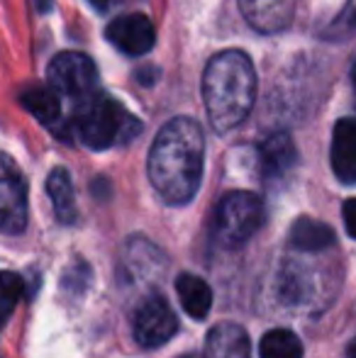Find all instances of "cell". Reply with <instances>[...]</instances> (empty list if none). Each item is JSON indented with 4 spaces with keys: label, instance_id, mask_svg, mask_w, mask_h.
<instances>
[{
    "label": "cell",
    "instance_id": "5bb4252c",
    "mask_svg": "<svg viewBox=\"0 0 356 358\" xmlns=\"http://www.w3.org/2000/svg\"><path fill=\"white\" fill-rule=\"evenodd\" d=\"M176 292L180 307L185 310V315H190L193 320H205L213 307V290L203 278L193 273H180L176 280Z\"/></svg>",
    "mask_w": 356,
    "mask_h": 358
},
{
    "label": "cell",
    "instance_id": "7a4b0ae2",
    "mask_svg": "<svg viewBox=\"0 0 356 358\" xmlns=\"http://www.w3.org/2000/svg\"><path fill=\"white\" fill-rule=\"evenodd\" d=\"M257 98V73L244 52L229 49L208 64L203 73V103L210 124L218 134H227L247 120Z\"/></svg>",
    "mask_w": 356,
    "mask_h": 358
},
{
    "label": "cell",
    "instance_id": "ba28073f",
    "mask_svg": "<svg viewBox=\"0 0 356 358\" xmlns=\"http://www.w3.org/2000/svg\"><path fill=\"white\" fill-rule=\"evenodd\" d=\"M105 37L127 57H142L157 42L154 24L149 22L147 15H122L113 20L105 29Z\"/></svg>",
    "mask_w": 356,
    "mask_h": 358
},
{
    "label": "cell",
    "instance_id": "8fae6325",
    "mask_svg": "<svg viewBox=\"0 0 356 358\" xmlns=\"http://www.w3.org/2000/svg\"><path fill=\"white\" fill-rule=\"evenodd\" d=\"M203 358H249L247 331L232 322H220L210 329Z\"/></svg>",
    "mask_w": 356,
    "mask_h": 358
},
{
    "label": "cell",
    "instance_id": "ac0fdd59",
    "mask_svg": "<svg viewBox=\"0 0 356 358\" xmlns=\"http://www.w3.org/2000/svg\"><path fill=\"white\" fill-rule=\"evenodd\" d=\"M24 297V280L13 271H0V300L13 305Z\"/></svg>",
    "mask_w": 356,
    "mask_h": 358
},
{
    "label": "cell",
    "instance_id": "277c9868",
    "mask_svg": "<svg viewBox=\"0 0 356 358\" xmlns=\"http://www.w3.org/2000/svg\"><path fill=\"white\" fill-rule=\"evenodd\" d=\"M264 224V203L259 195L247 190L227 193L215 208L213 229L215 239L227 249L242 246L252 239Z\"/></svg>",
    "mask_w": 356,
    "mask_h": 358
},
{
    "label": "cell",
    "instance_id": "9c48e42d",
    "mask_svg": "<svg viewBox=\"0 0 356 358\" xmlns=\"http://www.w3.org/2000/svg\"><path fill=\"white\" fill-rule=\"evenodd\" d=\"M239 10L254 29L273 34L290 24L295 13V0H239Z\"/></svg>",
    "mask_w": 356,
    "mask_h": 358
},
{
    "label": "cell",
    "instance_id": "44dd1931",
    "mask_svg": "<svg viewBox=\"0 0 356 358\" xmlns=\"http://www.w3.org/2000/svg\"><path fill=\"white\" fill-rule=\"evenodd\" d=\"M5 320H8V302L0 300V329H3Z\"/></svg>",
    "mask_w": 356,
    "mask_h": 358
},
{
    "label": "cell",
    "instance_id": "4fadbf2b",
    "mask_svg": "<svg viewBox=\"0 0 356 358\" xmlns=\"http://www.w3.org/2000/svg\"><path fill=\"white\" fill-rule=\"evenodd\" d=\"M47 195L52 200L54 215L62 224H73L76 222V195H73V183L66 169H54L47 178Z\"/></svg>",
    "mask_w": 356,
    "mask_h": 358
},
{
    "label": "cell",
    "instance_id": "9a60e30c",
    "mask_svg": "<svg viewBox=\"0 0 356 358\" xmlns=\"http://www.w3.org/2000/svg\"><path fill=\"white\" fill-rule=\"evenodd\" d=\"M20 103L22 108L32 115L37 122L54 124L62 115V103H59V93L52 85H27L20 93Z\"/></svg>",
    "mask_w": 356,
    "mask_h": 358
},
{
    "label": "cell",
    "instance_id": "7c38bea8",
    "mask_svg": "<svg viewBox=\"0 0 356 358\" xmlns=\"http://www.w3.org/2000/svg\"><path fill=\"white\" fill-rule=\"evenodd\" d=\"M259 161H262L264 176H283L295 164V144L285 132H273L259 146Z\"/></svg>",
    "mask_w": 356,
    "mask_h": 358
},
{
    "label": "cell",
    "instance_id": "603a6c76",
    "mask_svg": "<svg viewBox=\"0 0 356 358\" xmlns=\"http://www.w3.org/2000/svg\"><path fill=\"white\" fill-rule=\"evenodd\" d=\"M352 83H354V90H356V64L352 66Z\"/></svg>",
    "mask_w": 356,
    "mask_h": 358
},
{
    "label": "cell",
    "instance_id": "6da1fadb",
    "mask_svg": "<svg viewBox=\"0 0 356 358\" xmlns=\"http://www.w3.org/2000/svg\"><path fill=\"white\" fill-rule=\"evenodd\" d=\"M205 137L195 120L176 117L159 129L149 151V180L171 205L195 198L203 180Z\"/></svg>",
    "mask_w": 356,
    "mask_h": 358
},
{
    "label": "cell",
    "instance_id": "30bf717a",
    "mask_svg": "<svg viewBox=\"0 0 356 358\" xmlns=\"http://www.w3.org/2000/svg\"><path fill=\"white\" fill-rule=\"evenodd\" d=\"M332 171L342 183H356V117H344L334 124Z\"/></svg>",
    "mask_w": 356,
    "mask_h": 358
},
{
    "label": "cell",
    "instance_id": "d6986e66",
    "mask_svg": "<svg viewBox=\"0 0 356 358\" xmlns=\"http://www.w3.org/2000/svg\"><path fill=\"white\" fill-rule=\"evenodd\" d=\"M342 215H344V227H347L349 236L356 239V198H349L342 208Z\"/></svg>",
    "mask_w": 356,
    "mask_h": 358
},
{
    "label": "cell",
    "instance_id": "2e32d148",
    "mask_svg": "<svg viewBox=\"0 0 356 358\" xmlns=\"http://www.w3.org/2000/svg\"><path fill=\"white\" fill-rule=\"evenodd\" d=\"M288 239L300 251H322L334 244V229L313 217H300L290 227Z\"/></svg>",
    "mask_w": 356,
    "mask_h": 358
},
{
    "label": "cell",
    "instance_id": "ffe728a7",
    "mask_svg": "<svg viewBox=\"0 0 356 358\" xmlns=\"http://www.w3.org/2000/svg\"><path fill=\"white\" fill-rule=\"evenodd\" d=\"M90 5H93L95 10H100V13H105V10L110 8V0H88Z\"/></svg>",
    "mask_w": 356,
    "mask_h": 358
},
{
    "label": "cell",
    "instance_id": "52a82bcc",
    "mask_svg": "<svg viewBox=\"0 0 356 358\" xmlns=\"http://www.w3.org/2000/svg\"><path fill=\"white\" fill-rule=\"evenodd\" d=\"M178 329V320L173 315V310L169 307V302L164 297H149L139 305V310L134 312V339L144 349H157L164 346Z\"/></svg>",
    "mask_w": 356,
    "mask_h": 358
},
{
    "label": "cell",
    "instance_id": "3957f363",
    "mask_svg": "<svg viewBox=\"0 0 356 358\" xmlns=\"http://www.w3.org/2000/svg\"><path fill=\"white\" fill-rule=\"evenodd\" d=\"M137 129L139 122L124 113L122 105L100 93H93L83 100L76 117L78 139L95 151L110 149L113 144L129 139L132 134H137Z\"/></svg>",
    "mask_w": 356,
    "mask_h": 358
},
{
    "label": "cell",
    "instance_id": "cb8c5ba5",
    "mask_svg": "<svg viewBox=\"0 0 356 358\" xmlns=\"http://www.w3.org/2000/svg\"><path fill=\"white\" fill-rule=\"evenodd\" d=\"M180 358H193V356H188V354H185V356H180Z\"/></svg>",
    "mask_w": 356,
    "mask_h": 358
},
{
    "label": "cell",
    "instance_id": "7402d4cb",
    "mask_svg": "<svg viewBox=\"0 0 356 358\" xmlns=\"http://www.w3.org/2000/svg\"><path fill=\"white\" fill-rule=\"evenodd\" d=\"M347 356L349 358H356V336L352 341H349V346H347Z\"/></svg>",
    "mask_w": 356,
    "mask_h": 358
},
{
    "label": "cell",
    "instance_id": "e0dca14e",
    "mask_svg": "<svg viewBox=\"0 0 356 358\" xmlns=\"http://www.w3.org/2000/svg\"><path fill=\"white\" fill-rule=\"evenodd\" d=\"M262 358H303V344L290 329H271L259 344Z\"/></svg>",
    "mask_w": 356,
    "mask_h": 358
},
{
    "label": "cell",
    "instance_id": "5b68a950",
    "mask_svg": "<svg viewBox=\"0 0 356 358\" xmlns=\"http://www.w3.org/2000/svg\"><path fill=\"white\" fill-rule=\"evenodd\" d=\"M49 85L57 90L59 95L66 98H81L86 100L93 95L98 71L95 64L90 62L86 54L78 52H64L49 62Z\"/></svg>",
    "mask_w": 356,
    "mask_h": 358
},
{
    "label": "cell",
    "instance_id": "8992f818",
    "mask_svg": "<svg viewBox=\"0 0 356 358\" xmlns=\"http://www.w3.org/2000/svg\"><path fill=\"white\" fill-rule=\"evenodd\" d=\"M27 227V183L10 156L0 154V231L20 234Z\"/></svg>",
    "mask_w": 356,
    "mask_h": 358
}]
</instances>
